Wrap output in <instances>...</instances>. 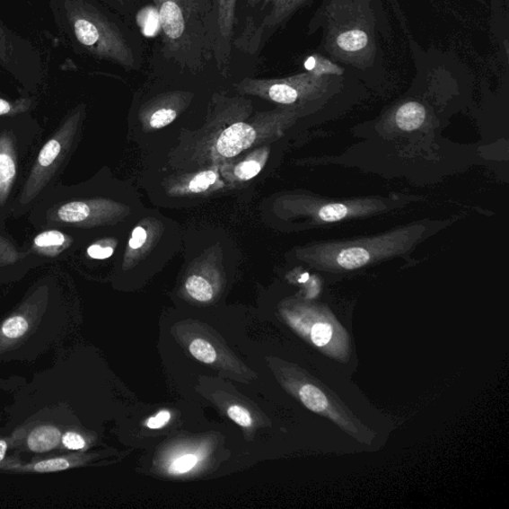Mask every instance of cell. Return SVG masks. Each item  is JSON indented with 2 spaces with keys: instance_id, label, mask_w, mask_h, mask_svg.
<instances>
[{
  "instance_id": "1",
  "label": "cell",
  "mask_w": 509,
  "mask_h": 509,
  "mask_svg": "<svg viewBox=\"0 0 509 509\" xmlns=\"http://www.w3.org/2000/svg\"><path fill=\"white\" fill-rule=\"evenodd\" d=\"M55 24L78 54L136 68L135 53L119 26L97 0H49Z\"/></svg>"
},
{
  "instance_id": "2",
  "label": "cell",
  "mask_w": 509,
  "mask_h": 509,
  "mask_svg": "<svg viewBox=\"0 0 509 509\" xmlns=\"http://www.w3.org/2000/svg\"><path fill=\"white\" fill-rule=\"evenodd\" d=\"M162 30V54L197 73L215 59L211 0H153Z\"/></svg>"
},
{
  "instance_id": "3",
  "label": "cell",
  "mask_w": 509,
  "mask_h": 509,
  "mask_svg": "<svg viewBox=\"0 0 509 509\" xmlns=\"http://www.w3.org/2000/svg\"><path fill=\"white\" fill-rule=\"evenodd\" d=\"M85 106L79 105L65 115L52 135L37 152L23 187L18 194L12 218L29 215L44 194L60 181L80 140Z\"/></svg>"
},
{
  "instance_id": "4",
  "label": "cell",
  "mask_w": 509,
  "mask_h": 509,
  "mask_svg": "<svg viewBox=\"0 0 509 509\" xmlns=\"http://www.w3.org/2000/svg\"><path fill=\"white\" fill-rule=\"evenodd\" d=\"M429 226L415 224L378 236L326 242L308 250L309 260L326 271L349 272L405 255L421 242Z\"/></svg>"
},
{
  "instance_id": "5",
  "label": "cell",
  "mask_w": 509,
  "mask_h": 509,
  "mask_svg": "<svg viewBox=\"0 0 509 509\" xmlns=\"http://www.w3.org/2000/svg\"><path fill=\"white\" fill-rule=\"evenodd\" d=\"M42 135L41 125L31 113L0 117V231H5L12 218Z\"/></svg>"
},
{
  "instance_id": "6",
  "label": "cell",
  "mask_w": 509,
  "mask_h": 509,
  "mask_svg": "<svg viewBox=\"0 0 509 509\" xmlns=\"http://www.w3.org/2000/svg\"><path fill=\"white\" fill-rule=\"evenodd\" d=\"M338 76H316L302 73L283 79H245L239 89L248 94L260 95L274 103L293 106L311 103L327 98L336 92L339 82Z\"/></svg>"
},
{
  "instance_id": "7",
  "label": "cell",
  "mask_w": 509,
  "mask_h": 509,
  "mask_svg": "<svg viewBox=\"0 0 509 509\" xmlns=\"http://www.w3.org/2000/svg\"><path fill=\"white\" fill-rule=\"evenodd\" d=\"M0 69L9 74L24 91L39 90L44 81L42 54L29 39H24L0 18Z\"/></svg>"
},
{
  "instance_id": "8",
  "label": "cell",
  "mask_w": 509,
  "mask_h": 509,
  "mask_svg": "<svg viewBox=\"0 0 509 509\" xmlns=\"http://www.w3.org/2000/svg\"><path fill=\"white\" fill-rule=\"evenodd\" d=\"M305 2L307 0H276L260 22H254L247 18L244 31L233 40V44L241 51L251 55L257 53Z\"/></svg>"
},
{
  "instance_id": "9",
  "label": "cell",
  "mask_w": 509,
  "mask_h": 509,
  "mask_svg": "<svg viewBox=\"0 0 509 509\" xmlns=\"http://www.w3.org/2000/svg\"><path fill=\"white\" fill-rule=\"evenodd\" d=\"M215 33V60L224 73L229 67L234 40L237 0H211Z\"/></svg>"
},
{
  "instance_id": "10",
  "label": "cell",
  "mask_w": 509,
  "mask_h": 509,
  "mask_svg": "<svg viewBox=\"0 0 509 509\" xmlns=\"http://www.w3.org/2000/svg\"><path fill=\"white\" fill-rule=\"evenodd\" d=\"M329 46L346 60H358V57H365L370 49L373 48V41L364 24L359 22H347L342 27L330 32L329 36Z\"/></svg>"
},
{
  "instance_id": "11",
  "label": "cell",
  "mask_w": 509,
  "mask_h": 509,
  "mask_svg": "<svg viewBox=\"0 0 509 509\" xmlns=\"http://www.w3.org/2000/svg\"><path fill=\"white\" fill-rule=\"evenodd\" d=\"M69 229L43 228L32 239L29 251L48 262L66 257L76 243L75 236L68 233Z\"/></svg>"
},
{
  "instance_id": "12",
  "label": "cell",
  "mask_w": 509,
  "mask_h": 509,
  "mask_svg": "<svg viewBox=\"0 0 509 509\" xmlns=\"http://www.w3.org/2000/svg\"><path fill=\"white\" fill-rule=\"evenodd\" d=\"M255 140L256 132L252 126L237 123L221 134L216 147L220 155L233 157L251 147Z\"/></svg>"
},
{
  "instance_id": "13",
  "label": "cell",
  "mask_w": 509,
  "mask_h": 509,
  "mask_svg": "<svg viewBox=\"0 0 509 509\" xmlns=\"http://www.w3.org/2000/svg\"><path fill=\"white\" fill-rule=\"evenodd\" d=\"M427 117L425 107L418 101H406L395 112V123L404 132H413L423 126Z\"/></svg>"
},
{
  "instance_id": "14",
  "label": "cell",
  "mask_w": 509,
  "mask_h": 509,
  "mask_svg": "<svg viewBox=\"0 0 509 509\" xmlns=\"http://www.w3.org/2000/svg\"><path fill=\"white\" fill-rule=\"evenodd\" d=\"M61 432L53 426H41L31 433L27 443L35 452H45L58 447L61 441Z\"/></svg>"
},
{
  "instance_id": "15",
  "label": "cell",
  "mask_w": 509,
  "mask_h": 509,
  "mask_svg": "<svg viewBox=\"0 0 509 509\" xmlns=\"http://www.w3.org/2000/svg\"><path fill=\"white\" fill-rule=\"evenodd\" d=\"M304 67L316 76H341L344 69L320 55H312L304 62Z\"/></svg>"
},
{
  "instance_id": "16",
  "label": "cell",
  "mask_w": 509,
  "mask_h": 509,
  "mask_svg": "<svg viewBox=\"0 0 509 509\" xmlns=\"http://www.w3.org/2000/svg\"><path fill=\"white\" fill-rule=\"evenodd\" d=\"M300 398L304 406L313 412L321 413L328 408L327 396L316 386L311 384L303 386L300 391Z\"/></svg>"
},
{
  "instance_id": "17",
  "label": "cell",
  "mask_w": 509,
  "mask_h": 509,
  "mask_svg": "<svg viewBox=\"0 0 509 509\" xmlns=\"http://www.w3.org/2000/svg\"><path fill=\"white\" fill-rule=\"evenodd\" d=\"M185 286L191 297L198 302H209L213 297L211 285L200 276H189Z\"/></svg>"
},
{
  "instance_id": "18",
  "label": "cell",
  "mask_w": 509,
  "mask_h": 509,
  "mask_svg": "<svg viewBox=\"0 0 509 509\" xmlns=\"http://www.w3.org/2000/svg\"><path fill=\"white\" fill-rule=\"evenodd\" d=\"M31 99H21L13 101L0 98V117L31 113V110L33 109Z\"/></svg>"
},
{
  "instance_id": "19",
  "label": "cell",
  "mask_w": 509,
  "mask_h": 509,
  "mask_svg": "<svg viewBox=\"0 0 509 509\" xmlns=\"http://www.w3.org/2000/svg\"><path fill=\"white\" fill-rule=\"evenodd\" d=\"M29 328V321L25 318L16 316L4 321L2 333L8 339H17L23 337Z\"/></svg>"
},
{
  "instance_id": "20",
  "label": "cell",
  "mask_w": 509,
  "mask_h": 509,
  "mask_svg": "<svg viewBox=\"0 0 509 509\" xmlns=\"http://www.w3.org/2000/svg\"><path fill=\"white\" fill-rule=\"evenodd\" d=\"M190 353L201 363L211 364L216 360L217 355L215 347L205 339H196L190 345Z\"/></svg>"
},
{
  "instance_id": "21",
  "label": "cell",
  "mask_w": 509,
  "mask_h": 509,
  "mask_svg": "<svg viewBox=\"0 0 509 509\" xmlns=\"http://www.w3.org/2000/svg\"><path fill=\"white\" fill-rule=\"evenodd\" d=\"M178 117V112L173 107L162 106L157 108L151 116L150 125L154 128H162L169 126Z\"/></svg>"
},
{
  "instance_id": "22",
  "label": "cell",
  "mask_w": 509,
  "mask_h": 509,
  "mask_svg": "<svg viewBox=\"0 0 509 509\" xmlns=\"http://www.w3.org/2000/svg\"><path fill=\"white\" fill-rule=\"evenodd\" d=\"M216 180L217 175L215 171H203L191 180L189 189L194 193H200L207 190L210 185L215 184Z\"/></svg>"
},
{
  "instance_id": "23",
  "label": "cell",
  "mask_w": 509,
  "mask_h": 509,
  "mask_svg": "<svg viewBox=\"0 0 509 509\" xmlns=\"http://www.w3.org/2000/svg\"><path fill=\"white\" fill-rule=\"evenodd\" d=\"M70 466L67 459L57 458L37 462L33 467V470L39 471V473H51V471L67 470Z\"/></svg>"
},
{
  "instance_id": "24",
  "label": "cell",
  "mask_w": 509,
  "mask_h": 509,
  "mask_svg": "<svg viewBox=\"0 0 509 509\" xmlns=\"http://www.w3.org/2000/svg\"><path fill=\"white\" fill-rule=\"evenodd\" d=\"M235 175L241 180H252L261 171V165L255 161L239 163L235 168Z\"/></svg>"
},
{
  "instance_id": "25",
  "label": "cell",
  "mask_w": 509,
  "mask_h": 509,
  "mask_svg": "<svg viewBox=\"0 0 509 509\" xmlns=\"http://www.w3.org/2000/svg\"><path fill=\"white\" fill-rule=\"evenodd\" d=\"M332 337V329L327 323H317L312 329V339L318 347H325Z\"/></svg>"
},
{
  "instance_id": "26",
  "label": "cell",
  "mask_w": 509,
  "mask_h": 509,
  "mask_svg": "<svg viewBox=\"0 0 509 509\" xmlns=\"http://www.w3.org/2000/svg\"><path fill=\"white\" fill-rule=\"evenodd\" d=\"M228 415L231 420L236 424L242 426V427H250L252 425L251 415L241 406H231L228 409Z\"/></svg>"
},
{
  "instance_id": "27",
  "label": "cell",
  "mask_w": 509,
  "mask_h": 509,
  "mask_svg": "<svg viewBox=\"0 0 509 509\" xmlns=\"http://www.w3.org/2000/svg\"><path fill=\"white\" fill-rule=\"evenodd\" d=\"M197 464V459L194 455H185L175 461L171 468L174 474H184L191 470Z\"/></svg>"
},
{
  "instance_id": "28",
  "label": "cell",
  "mask_w": 509,
  "mask_h": 509,
  "mask_svg": "<svg viewBox=\"0 0 509 509\" xmlns=\"http://www.w3.org/2000/svg\"><path fill=\"white\" fill-rule=\"evenodd\" d=\"M65 448L73 451H78L86 447V441L81 434L75 432L65 433L61 438Z\"/></svg>"
},
{
  "instance_id": "29",
  "label": "cell",
  "mask_w": 509,
  "mask_h": 509,
  "mask_svg": "<svg viewBox=\"0 0 509 509\" xmlns=\"http://www.w3.org/2000/svg\"><path fill=\"white\" fill-rule=\"evenodd\" d=\"M87 254L90 258L95 259V260H105V259L114 254V249L110 246L96 243L87 249Z\"/></svg>"
},
{
  "instance_id": "30",
  "label": "cell",
  "mask_w": 509,
  "mask_h": 509,
  "mask_svg": "<svg viewBox=\"0 0 509 509\" xmlns=\"http://www.w3.org/2000/svg\"><path fill=\"white\" fill-rule=\"evenodd\" d=\"M171 415L168 411H162L154 417L146 421L147 428L152 430L161 429L171 420Z\"/></svg>"
},
{
  "instance_id": "31",
  "label": "cell",
  "mask_w": 509,
  "mask_h": 509,
  "mask_svg": "<svg viewBox=\"0 0 509 509\" xmlns=\"http://www.w3.org/2000/svg\"><path fill=\"white\" fill-rule=\"evenodd\" d=\"M146 231L143 227H136L134 230L132 239L129 240V247L132 249H140L146 241Z\"/></svg>"
},
{
  "instance_id": "32",
  "label": "cell",
  "mask_w": 509,
  "mask_h": 509,
  "mask_svg": "<svg viewBox=\"0 0 509 509\" xmlns=\"http://www.w3.org/2000/svg\"><path fill=\"white\" fill-rule=\"evenodd\" d=\"M101 2L115 7H125L127 4V0H101Z\"/></svg>"
},
{
  "instance_id": "33",
  "label": "cell",
  "mask_w": 509,
  "mask_h": 509,
  "mask_svg": "<svg viewBox=\"0 0 509 509\" xmlns=\"http://www.w3.org/2000/svg\"><path fill=\"white\" fill-rule=\"evenodd\" d=\"M6 450H7V443L4 440H0V461H3V460L5 457V453H6Z\"/></svg>"
},
{
  "instance_id": "34",
  "label": "cell",
  "mask_w": 509,
  "mask_h": 509,
  "mask_svg": "<svg viewBox=\"0 0 509 509\" xmlns=\"http://www.w3.org/2000/svg\"><path fill=\"white\" fill-rule=\"evenodd\" d=\"M262 0H247V3L251 7H256Z\"/></svg>"
},
{
  "instance_id": "35",
  "label": "cell",
  "mask_w": 509,
  "mask_h": 509,
  "mask_svg": "<svg viewBox=\"0 0 509 509\" xmlns=\"http://www.w3.org/2000/svg\"><path fill=\"white\" fill-rule=\"evenodd\" d=\"M276 0H265L264 4H263V9L269 4H273L274 3H276Z\"/></svg>"
},
{
  "instance_id": "36",
  "label": "cell",
  "mask_w": 509,
  "mask_h": 509,
  "mask_svg": "<svg viewBox=\"0 0 509 509\" xmlns=\"http://www.w3.org/2000/svg\"><path fill=\"white\" fill-rule=\"evenodd\" d=\"M308 279H309V274H304V275L302 276V279L300 280V282H301V283H304V282H307Z\"/></svg>"
}]
</instances>
